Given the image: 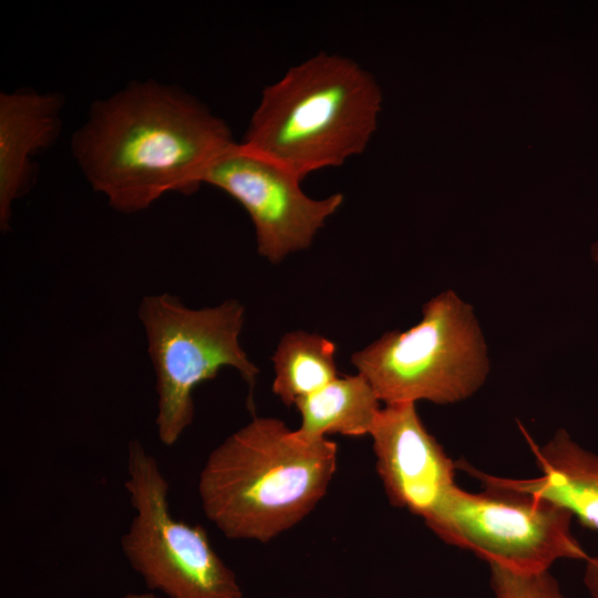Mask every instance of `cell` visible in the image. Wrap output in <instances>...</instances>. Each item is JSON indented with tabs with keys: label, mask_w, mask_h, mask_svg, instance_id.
Returning <instances> with one entry per match:
<instances>
[{
	"label": "cell",
	"mask_w": 598,
	"mask_h": 598,
	"mask_svg": "<svg viewBox=\"0 0 598 598\" xmlns=\"http://www.w3.org/2000/svg\"><path fill=\"white\" fill-rule=\"evenodd\" d=\"M231 143L225 121L195 97L144 81L95 102L72 150L93 190L113 209L132 214L167 193L195 192Z\"/></svg>",
	"instance_id": "6da1fadb"
},
{
	"label": "cell",
	"mask_w": 598,
	"mask_h": 598,
	"mask_svg": "<svg viewBox=\"0 0 598 598\" xmlns=\"http://www.w3.org/2000/svg\"><path fill=\"white\" fill-rule=\"evenodd\" d=\"M338 446L255 416L208 455L198 478L206 517L229 539L267 543L301 522L326 495Z\"/></svg>",
	"instance_id": "7a4b0ae2"
},
{
	"label": "cell",
	"mask_w": 598,
	"mask_h": 598,
	"mask_svg": "<svg viewBox=\"0 0 598 598\" xmlns=\"http://www.w3.org/2000/svg\"><path fill=\"white\" fill-rule=\"evenodd\" d=\"M380 110L371 74L349 58L320 52L264 89L241 144L303 181L361 154Z\"/></svg>",
	"instance_id": "3957f363"
},
{
	"label": "cell",
	"mask_w": 598,
	"mask_h": 598,
	"mask_svg": "<svg viewBox=\"0 0 598 598\" xmlns=\"http://www.w3.org/2000/svg\"><path fill=\"white\" fill-rule=\"evenodd\" d=\"M385 404L471 396L488 372L486 344L470 305L447 290L423 306L419 323L384 333L351 357Z\"/></svg>",
	"instance_id": "277c9868"
},
{
	"label": "cell",
	"mask_w": 598,
	"mask_h": 598,
	"mask_svg": "<svg viewBox=\"0 0 598 598\" xmlns=\"http://www.w3.org/2000/svg\"><path fill=\"white\" fill-rule=\"evenodd\" d=\"M155 373V424L163 445L173 446L193 423V393L225 367L255 386L258 368L239 342L245 308L236 299L190 308L163 292L145 296L137 308Z\"/></svg>",
	"instance_id": "5b68a950"
},
{
	"label": "cell",
	"mask_w": 598,
	"mask_h": 598,
	"mask_svg": "<svg viewBox=\"0 0 598 598\" xmlns=\"http://www.w3.org/2000/svg\"><path fill=\"white\" fill-rule=\"evenodd\" d=\"M456 465L481 481L485 489L472 493L455 485L423 517L443 542L517 573L546 571L559 559L589 557L571 533L569 511L497 485L466 462Z\"/></svg>",
	"instance_id": "8992f818"
},
{
	"label": "cell",
	"mask_w": 598,
	"mask_h": 598,
	"mask_svg": "<svg viewBox=\"0 0 598 598\" xmlns=\"http://www.w3.org/2000/svg\"><path fill=\"white\" fill-rule=\"evenodd\" d=\"M125 488L135 515L121 549L147 588L169 598H243L235 574L214 550L205 528L174 518L169 484L138 440L127 444Z\"/></svg>",
	"instance_id": "52a82bcc"
},
{
	"label": "cell",
	"mask_w": 598,
	"mask_h": 598,
	"mask_svg": "<svg viewBox=\"0 0 598 598\" xmlns=\"http://www.w3.org/2000/svg\"><path fill=\"white\" fill-rule=\"evenodd\" d=\"M301 182L283 165L236 142L215 157L203 176V184L219 188L246 209L258 252L274 264L308 248L343 203L340 193L311 198Z\"/></svg>",
	"instance_id": "ba28073f"
},
{
	"label": "cell",
	"mask_w": 598,
	"mask_h": 598,
	"mask_svg": "<svg viewBox=\"0 0 598 598\" xmlns=\"http://www.w3.org/2000/svg\"><path fill=\"white\" fill-rule=\"evenodd\" d=\"M369 435L392 505L423 518L456 485V464L427 432L415 403L385 404Z\"/></svg>",
	"instance_id": "9c48e42d"
},
{
	"label": "cell",
	"mask_w": 598,
	"mask_h": 598,
	"mask_svg": "<svg viewBox=\"0 0 598 598\" xmlns=\"http://www.w3.org/2000/svg\"><path fill=\"white\" fill-rule=\"evenodd\" d=\"M62 101L31 90L0 94V227L9 228L13 203L30 177V156L59 131Z\"/></svg>",
	"instance_id": "30bf717a"
},
{
	"label": "cell",
	"mask_w": 598,
	"mask_h": 598,
	"mask_svg": "<svg viewBox=\"0 0 598 598\" xmlns=\"http://www.w3.org/2000/svg\"><path fill=\"white\" fill-rule=\"evenodd\" d=\"M542 475L508 478L484 473L491 482L549 499L576 517L580 524L598 530V453L589 451L559 430L538 446L524 431Z\"/></svg>",
	"instance_id": "8fae6325"
},
{
	"label": "cell",
	"mask_w": 598,
	"mask_h": 598,
	"mask_svg": "<svg viewBox=\"0 0 598 598\" xmlns=\"http://www.w3.org/2000/svg\"><path fill=\"white\" fill-rule=\"evenodd\" d=\"M380 402L362 374L338 377L297 401L295 405L301 414V424L296 431L311 440L328 434L368 435L381 409Z\"/></svg>",
	"instance_id": "7c38bea8"
},
{
	"label": "cell",
	"mask_w": 598,
	"mask_h": 598,
	"mask_svg": "<svg viewBox=\"0 0 598 598\" xmlns=\"http://www.w3.org/2000/svg\"><path fill=\"white\" fill-rule=\"evenodd\" d=\"M336 343L305 331L285 334L272 355L274 393L287 406L333 381L337 375Z\"/></svg>",
	"instance_id": "4fadbf2b"
},
{
	"label": "cell",
	"mask_w": 598,
	"mask_h": 598,
	"mask_svg": "<svg viewBox=\"0 0 598 598\" xmlns=\"http://www.w3.org/2000/svg\"><path fill=\"white\" fill-rule=\"evenodd\" d=\"M491 566V587L495 598H567L549 570L517 573Z\"/></svg>",
	"instance_id": "5bb4252c"
},
{
	"label": "cell",
	"mask_w": 598,
	"mask_h": 598,
	"mask_svg": "<svg viewBox=\"0 0 598 598\" xmlns=\"http://www.w3.org/2000/svg\"><path fill=\"white\" fill-rule=\"evenodd\" d=\"M585 561L584 585L590 598H598V556H589Z\"/></svg>",
	"instance_id": "9a60e30c"
},
{
	"label": "cell",
	"mask_w": 598,
	"mask_h": 598,
	"mask_svg": "<svg viewBox=\"0 0 598 598\" xmlns=\"http://www.w3.org/2000/svg\"><path fill=\"white\" fill-rule=\"evenodd\" d=\"M123 598H157L153 594H128L124 596Z\"/></svg>",
	"instance_id": "2e32d148"
},
{
	"label": "cell",
	"mask_w": 598,
	"mask_h": 598,
	"mask_svg": "<svg viewBox=\"0 0 598 598\" xmlns=\"http://www.w3.org/2000/svg\"><path fill=\"white\" fill-rule=\"evenodd\" d=\"M592 257L598 260V241L592 247Z\"/></svg>",
	"instance_id": "e0dca14e"
}]
</instances>
